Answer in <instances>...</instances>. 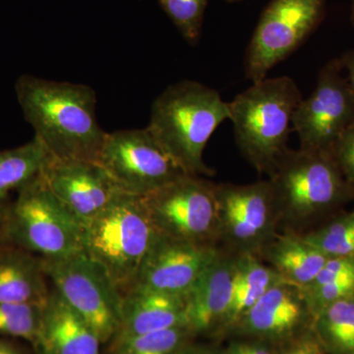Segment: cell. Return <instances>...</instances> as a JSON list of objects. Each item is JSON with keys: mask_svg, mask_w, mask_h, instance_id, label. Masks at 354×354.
<instances>
[{"mask_svg": "<svg viewBox=\"0 0 354 354\" xmlns=\"http://www.w3.org/2000/svg\"><path fill=\"white\" fill-rule=\"evenodd\" d=\"M15 92L25 120L51 158L97 162L108 132L97 122L94 88L23 75Z\"/></svg>", "mask_w": 354, "mask_h": 354, "instance_id": "1", "label": "cell"}, {"mask_svg": "<svg viewBox=\"0 0 354 354\" xmlns=\"http://www.w3.org/2000/svg\"><path fill=\"white\" fill-rule=\"evenodd\" d=\"M230 118V102L223 101L218 91L197 81L183 80L153 101L147 127L184 174L213 176L215 171L203 155L216 128Z\"/></svg>", "mask_w": 354, "mask_h": 354, "instance_id": "2", "label": "cell"}, {"mask_svg": "<svg viewBox=\"0 0 354 354\" xmlns=\"http://www.w3.org/2000/svg\"><path fill=\"white\" fill-rule=\"evenodd\" d=\"M301 100L295 80L281 76L252 83L230 102L235 143L259 174L271 176L288 150L290 125Z\"/></svg>", "mask_w": 354, "mask_h": 354, "instance_id": "3", "label": "cell"}, {"mask_svg": "<svg viewBox=\"0 0 354 354\" xmlns=\"http://www.w3.org/2000/svg\"><path fill=\"white\" fill-rule=\"evenodd\" d=\"M158 234L143 197L123 192L84 225L83 252L101 266L124 295L134 286Z\"/></svg>", "mask_w": 354, "mask_h": 354, "instance_id": "4", "label": "cell"}, {"mask_svg": "<svg viewBox=\"0 0 354 354\" xmlns=\"http://www.w3.org/2000/svg\"><path fill=\"white\" fill-rule=\"evenodd\" d=\"M18 191L0 228L6 248L39 259H58L83 251L82 225L58 201L41 174Z\"/></svg>", "mask_w": 354, "mask_h": 354, "instance_id": "5", "label": "cell"}, {"mask_svg": "<svg viewBox=\"0 0 354 354\" xmlns=\"http://www.w3.org/2000/svg\"><path fill=\"white\" fill-rule=\"evenodd\" d=\"M279 220L301 223L335 206L346 181L330 152L290 150L270 176Z\"/></svg>", "mask_w": 354, "mask_h": 354, "instance_id": "6", "label": "cell"}, {"mask_svg": "<svg viewBox=\"0 0 354 354\" xmlns=\"http://www.w3.org/2000/svg\"><path fill=\"white\" fill-rule=\"evenodd\" d=\"M46 278L102 344L118 332L123 295L104 269L81 251L58 259H41Z\"/></svg>", "mask_w": 354, "mask_h": 354, "instance_id": "7", "label": "cell"}, {"mask_svg": "<svg viewBox=\"0 0 354 354\" xmlns=\"http://www.w3.org/2000/svg\"><path fill=\"white\" fill-rule=\"evenodd\" d=\"M216 184L183 174L143 197L158 234L172 239L215 244L220 237Z\"/></svg>", "mask_w": 354, "mask_h": 354, "instance_id": "8", "label": "cell"}, {"mask_svg": "<svg viewBox=\"0 0 354 354\" xmlns=\"http://www.w3.org/2000/svg\"><path fill=\"white\" fill-rule=\"evenodd\" d=\"M326 0H271L266 6L244 59L245 77L259 82L290 57L320 24Z\"/></svg>", "mask_w": 354, "mask_h": 354, "instance_id": "9", "label": "cell"}, {"mask_svg": "<svg viewBox=\"0 0 354 354\" xmlns=\"http://www.w3.org/2000/svg\"><path fill=\"white\" fill-rule=\"evenodd\" d=\"M97 162L121 190L141 197L186 174L148 127L106 133Z\"/></svg>", "mask_w": 354, "mask_h": 354, "instance_id": "10", "label": "cell"}, {"mask_svg": "<svg viewBox=\"0 0 354 354\" xmlns=\"http://www.w3.org/2000/svg\"><path fill=\"white\" fill-rule=\"evenodd\" d=\"M342 62L325 67L315 90L301 100L293 113V129L300 148L330 152L342 132L354 121V92L341 75Z\"/></svg>", "mask_w": 354, "mask_h": 354, "instance_id": "11", "label": "cell"}, {"mask_svg": "<svg viewBox=\"0 0 354 354\" xmlns=\"http://www.w3.org/2000/svg\"><path fill=\"white\" fill-rule=\"evenodd\" d=\"M220 237L241 252H259L274 236L279 216L270 181L216 184Z\"/></svg>", "mask_w": 354, "mask_h": 354, "instance_id": "12", "label": "cell"}, {"mask_svg": "<svg viewBox=\"0 0 354 354\" xmlns=\"http://www.w3.org/2000/svg\"><path fill=\"white\" fill-rule=\"evenodd\" d=\"M220 251L215 244L181 241L160 234L130 290L188 295Z\"/></svg>", "mask_w": 354, "mask_h": 354, "instance_id": "13", "label": "cell"}, {"mask_svg": "<svg viewBox=\"0 0 354 354\" xmlns=\"http://www.w3.org/2000/svg\"><path fill=\"white\" fill-rule=\"evenodd\" d=\"M41 176L82 228L124 192L95 162L50 158Z\"/></svg>", "mask_w": 354, "mask_h": 354, "instance_id": "14", "label": "cell"}, {"mask_svg": "<svg viewBox=\"0 0 354 354\" xmlns=\"http://www.w3.org/2000/svg\"><path fill=\"white\" fill-rule=\"evenodd\" d=\"M312 323L301 290L279 281L249 310L232 332L276 346L311 327Z\"/></svg>", "mask_w": 354, "mask_h": 354, "instance_id": "15", "label": "cell"}, {"mask_svg": "<svg viewBox=\"0 0 354 354\" xmlns=\"http://www.w3.org/2000/svg\"><path fill=\"white\" fill-rule=\"evenodd\" d=\"M235 272L236 256L220 251L188 292L186 327L194 337L223 334L232 304Z\"/></svg>", "mask_w": 354, "mask_h": 354, "instance_id": "16", "label": "cell"}, {"mask_svg": "<svg viewBox=\"0 0 354 354\" xmlns=\"http://www.w3.org/2000/svg\"><path fill=\"white\" fill-rule=\"evenodd\" d=\"M102 342L82 317L53 288L41 310L38 337L32 344L38 354H101Z\"/></svg>", "mask_w": 354, "mask_h": 354, "instance_id": "17", "label": "cell"}, {"mask_svg": "<svg viewBox=\"0 0 354 354\" xmlns=\"http://www.w3.org/2000/svg\"><path fill=\"white\" fill-rule=\"evenodd\" d=\"M187 295L132 290L123 295L118 332L109 344L138 335L186 326Z\"/></svg>", "mask_w": 354, "mask_h": 354, "instance_id": "18", "label": "cell"}, {"mask_svg": "<svg viewBox=\"0 0 354 354\" xmlns=\"http://www.w3.org/2000/svg\"><path fill=\"white\" fill-rule=\"evenodd\" d=\"M260 251L261 258L281 281L299 288H306L316 279L329 258L301 235L292 234L274 235Z\"/></svg>", "mask_w": 354, "mask_h": 354, "instance_id": "19", "label": "cell"}, {"mask_svg": "<svg viewBox=\"0 0 354 354\" xmlns=\"http://www.w3.org/2000/svg\"><path fill=\"white\" fill-rule=\"evenodd\" d=\"M41 261L13 248L0 250V304L44 305L50 295Z\"/></svg>", "mask_w": 354, "mask_h": 354, "instance_id": "20", "label": "cell"}, {"mask_svg": "<svg viewBox=\"0 0 354 354\" xmlns=\"http://www.w3.org/2000/svg\"><path fill=\"white\" fill-rule=\"evenodd\" d=\"M279 281L278 274L257 252L239 253L232 304L223 334L232 332L249 310Z\"/></svg>", "mask_w": 354, "mask_h": 354, "instance_id": "21", "label": "cell"}, {"mask_svg": "<svg viewBox=\"0 0 354 354\" xmlns=\"http://www.w3.org/2000/svg\"><path fill=\"white\" fill-rule=\"evenodd\" d=\"M50 158L35 136L25 145L0 151V195L21 189L43 171Z\"/></svg>", "mask_w": 354, "mask_h": 354, "instance_id": "22", "label": "cell"}, {"mask_svg": "<svg viewBox=\"0 0 354 354\" xmlns=\"http://www.w3.org/2000/svg\"><path fill=\"white\" fill-rule=\"evenodd\" d=\"M312 328L327 354H354V295L323 310Z\"/></svg>", "mask_w": 354, "mask_h": 354, "instance_id": "23", "label": "cell"}, {"mask_svg": "<svg viewBox=\"0 0 354 354\" xmlns=\"http://www.w3.org/2000/svg\"><path fill=\"white\" fill-rule=\"evenodd\" d=\"M194 337L186 326H179L109 344L108 354H183Z\"/></svg>", "mask_w": 354, "mask_h": 354, "instance_id": "24", "label": "cell"}, {"mask_svg": "<svg viewBox=\"0 0 354 354\" xmlns=\"http://www.w3.org/2000/svg\"><path fill=\"white\" fill-rule=\"evenodd\" d=\"M301 236L327 257L354 255V211Z\"/></svg>", "mask_w": 354, "mask_h": 354, "instance_id": "25", "label": "cell"}, {"mask_svg": "<svg viewBox=\"0 0 354 354\" xmlns=\"http://www.w3.org/2000/svg\"><path fill=\"white\" fill-rule=\"evenodd\" d=\"M44 305L0 304V337H21L32 344L38 337Z\"/></svg>", "mask_w": 354, "mask_h": 354, "instance_id": "26", "label": "cell"}, {"mask_svg": "<svg viewBox=\"0 0 354 354\" xmlns=\"http://www.w3.org/2000/svg\"><path fill=\"white\" fill-rule=\"evenodd\" d=\"M162 10L183 39L196 46L201 38L203 21L209 0H158Z\"/></svg>", "mask_w": 354, "mask_h": 354, "instance_id": "27", "label": "cell"}, {"mask_svg": "<svg viewBox=\"0 0 354 354\" xmlns=\"http://www.w3.org/2000/svg\"><path fill=\"white\" fill-rule=\"evenodd\" d=\"M300 290L302 291L305 302L314 320L330 305L354 295V276L335 279L316 288H300Z\"/></svg>", "mask_w": 354, "mask_h": 354, "instance_id": "28", "label": "cell"}, {"mask_svg": "<svg viewBox=\"0 0 354 354\" xmlns=\"http://www.w3.org/2000/svg\"><path fill=\"white\" fill-rule=\"evenodd\" d=\"M330 153L344 180L354 186V121L335 141Z\"/></svg>", "mask_w": 354, "mask_h": 354, "instance_id": "29", "label": "cell"}, {"mask_svg": "<svg viewBox=\"0 0 354 354\" xmlns=\"http://www.w3.org/2000/svg\"><path fill=\"white\" fill-rule=\"evenodd\" d=\"M276 348L278 354H327L312 326L276 344Z\"/></svg>", "mask_w": 354, "mask_h": 354, "instance_id": "30", "label": "cell"}, {"mask_svg": "<svg viewBox=\"0 0 354 354\" xmlns=\"http://www.w3.org/2000/svg\"><path fill=\"white\" fill-rule=\"evenodd\" d=\"M354 276V255L330 257L326 261L316 279L304 288H316L346 277Z\"/></svg>", "mask_w": 354, "mask_h": 354, "instance_id": "31", "label": "cell"}, {"mask_svg": "<svg viewBox=\"0 0 354 354\" xmlns=\"http://www.w3.org/2000/svg\"><path fill=\"white\" fill-rule=\"evenodd\" d=\"M223 351L225 354H278L274 344L250 337L232 342Z\"/></svg>", "mask_w": 354, "mask_h": 354, "instance_id": "32", "label": "cell"}, {"mask_svg": "<svg viewBox=\"0 0 354 354\" xmlns=\"http://www.w3.org/2000/svg\"><path fill=\"white\" fill-rule=\"evenodd\" d=\"M183 354H225V351L209 348L206 346H197L192 342L185 348Z\"/></svg>", "mask_w": 354, "mask_h": 354, "instance_id": "33", "label": "cell"}, {"mask_svg": "<svg viewBox=\"0 0 354 354\" xmlns=\"http://www.w3.org/2000/svg\"><path fill=\"white\" fill-rule=\"evenodd\" d=\"M342 64L348 69V83L354 92V50L344 57L342 59Z\"/></svg>", "mask_w": 354, "mask_h": 354, "instance_id": "34", "label": "cell"}, {"mask_svg": "<svg viewBox=\"0 0 354 354\" xmlns=\"http://www.w3.org/2000/svg\"><path fill=\"white\" fill-rule=\"evenodd\" d=\"M0 354H25L14 342L0 339Z\"/></svg>", "mask_w": 354, "mask_h": 354, "instance_id": "35", "label": "cell"}, {"mask_svg": "<svg viewBox=\"0 0 354 354\" xmlns=\"http://www.w3.org/2000/svg\"><path fill=\"white\" fill-rule=\"evenodd\" d=\"M11 203L12 202H10V199H9V194L0 195V228L6 221Z\"/></svg>", "mask_w": 354, "mask_h": 354, "instance_id": "36", "label": "cell"}, {"mask_svg": "<svg viewBox=\"0 0 354 354\" xmlns=\"http://www.w3.org/2000/svg\"><path fill=\"white\" fill-rule=\"evenodd\" d=\"M351 20H353V23L354 25V0L353 2V11H351Z\"/></svg>", "mask_w": 354, "mask_h": 354, "instance_id": "37", "label": "cell"}, {"mask_svg": "<svg viewBox=\"0 0 354 354\" xmlns=\"http://www.w3.org/2000/svg\"><path fill=\"white\" fill-rule=\"evenodd\" d=\"M228 2L241 1V0H227Z\"/></svg>", "mask_w": 354, "mask_h": 354, "instance_id": "38", "label": "cell"}, {"mask_svg": "<svg viewBox=\"0 0 354 354\" xmlns=\"http://www.w3.org/2000/svg\"><path fill=\"white\" fill-rule=\"evenodd\" d=\"M2 248H0V250H1Z\"/></svg>", "mask_w": 354, "mask_h": 354, "instance_id": "39", "label": "cell"}]
</instances>
